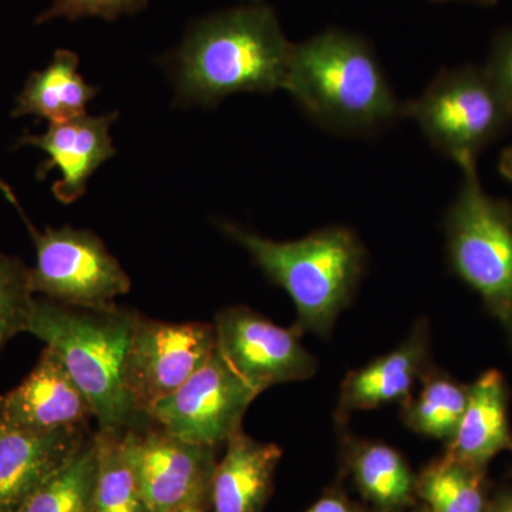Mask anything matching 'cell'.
<instances>
[{
	"instance_id": "cell-1",
	"label": "cell",
	"mask_w": 512,
	"mask_h": 512,
	"mask_svg": "<svg viewBox=\"0 0 512 512\" xmlns=\"http://www.w3.org/2000/svg\"><path fill=\"white\" fill-rule=\"evenodd\" d=\"M292 49L269 6L207 16L188 30L173 57L178 101L214 106L232 94L284 90Z\"/></svg>"
},
{
	"instance_id": "cell-2",
	"label": "cell",
	"mask_w": 512,
	"mask_h": 512,
	"mask_svg": "<svg viewBox=\"0 0 512 512\" xmlns=\"http://www.w3.org/2000/svg\"><path fill=\"white\" fill-rule=\"evenodd\" d=\"M284 90L318 126L339 136H372L404 116L372 47L343 30L293 45Z\"/></svg>"
},
{
	"instance_id": "cell-3",
	"label": "cell",
	"mask_w": 512,
	"mask_h": 512,
	"mask_svg": "<svg viewBox=\"0 0 512 512\" xmlns=\"http://www.w3.org/2000/svg\"><path fill=\"white\" fill-rule=\"evenodd\" d=\"M225 237L241 245L269 281L281 286L296 309L293 328L328 338L340 313L352 303L365 275L367 252L356 232L342 225L313 231L296 241H272L220 222Z\"/></svg>"
},
{
	"instance_id": "cell-4",
	"label": "cell",
	"mask_w": 512,
	"mask_h": 512,
	"mask_svg": "<svg viewBox=\"0 0 512 512\" xmlns=\"http://www.w3.org/2000/svg\"><path fill=\"white\" fill-rule=\"evenodd\" d=\"M138 311L110 305L82 308L37 298L28 333L62 359L67 372L92 406L97 430L143 426L124 386V362Z\"/></svg>"
},
{
	"instance_id": "cell-5",
	"label": "cell",
	"mask_w": 512,
	"mask_h": 512,
	"mask_svg": "<svg viewBox=\"0 0 512 512\" xmlns=\"http://www.w3.org/2000/svg\"><path fill=\"white\" fill-rule=\"evenodd\" d=\"M460 170L463 181L444 220L448 262L512 340V205L487 194L477 164Z\"/></svg>"
},
{
	"instance_id": "cell-6",
	"label": "cell",
	"mask_w": 512,
	"mask_h": 512,
	"mask_svg": "<svg viewBox=\"0 0 512 512\" xmlns=\"http://www.w3.org/2000/svg\"><path fill=\"white\" fill-rule=\"evenodd\" d=\"M404 116L460 168L477 164L512 123V111L484 67L476 66L441 70L417 99L404 104Z\"/></svg>"
},
{
	"instance_id": "cell-7",
	"label": "cell",
	"mask_w": 512,
	"mask_h": 512,
	"mask_svg": "<svg viewBox=\"0 0 512 512\" xmlns=\"http://www.w3.org/2000/svg\"><path fill=\"white\" fill-rule=\"evenodd\" d=\"M28 225L36 248L32 286L36 295L63 305L106 308L131 289V279L103 239L90 229Z\"/></svg>"
},
{
	"instance_id": "cell-8",
	"label": "cell",
	"mask_w": 512,
	"mask_h": 512,
	"mask_svg": "<svg viewBox=\"0 0 512 512\" xmlns=\"http://www.w3.org/2000/svg\"><path fill=\"white\" fill-rule=\"evenodd\" d=\"M217 350L212 323L164 322L137 312L124 362V386L134 409H151L177 392Z\"/></svg>"
},
{
	"instance_id": "cell-9",
	"label": "cell",
	"mask_w": 512,
	"mask_h": 512,
	"mask_svg": "<svg viewBox=\"0 0 512 512\" xmlns=\"http://www.w3.org/2000/svg\"><path fill=\"white\" fill-rule=\"evenodd\" d=\"M258 396L217 349L177 392L151 409L148 419L175 437L220 448L242 429V419Z\"/></svg>"
},
{
	"instance_id": "cell-10",
	"label": "cell",
	"mask_w": 512,
	"mask_h": 512,
	"mask_svg": "<svg viewBox=\"0 0 512 512\" xmlns=\"http://www.w3.org/2000/svg\"><path fill=\"white\" fill-rule=\"evenodd\" d=\"M126 431L147 512L210 504L218 448L175 437L150 420Z\"/></svg>"
},
{
	"instance_id": "cell-11",
	"label": "cell",
	"mask_w": 512,
	"mask_h": 512,
	"mask_svg": "<svg viewBox=\"0 0 512 512\" xmlns=\"http://www.w3.org/2000/svg\"><path fill=\"white\" fill-rule=\"evenodd\" d=\"M212 325L218 352L259 394L276 384L311 379L318 370V360L303 348L302 333L248 306L221 309Z\"/></svg>"
},
{
	"instance_id": "cell-12",
	"label": "cell",
	"mask_w": 512,
	"mask_h": 512,
	"mask_svg": "<svg viewBox=\"0 0 512 512\" xmlns=\"http://www.w3.org/2000/svg\"><path fill=\"white\" fill-rule=\"evenodd\" d=\"M92 433V427L35 433L0 417V512H18Z\"/></svg>"
},
{
	"instance_id": "cell-13",
	"label": "cell",
	"mask_w": 512,
	"mask_h": 512,
	"mask_svg": "<svg viewBox=\"0 0 512 512\" xmlns=\"http://www.w3.org/2000/svg\"><path fill=\"white\" fill-rule=\"evenodd\" d=\"M117 119V111L99 117L83 114L50 124L43 134L25 133L16 146L39 148L46 154V160L37 168V178L43 180L57 168L62 178L52 185L53 195L57 201L69 205L82 197L100 165L116 156L110 128Z\"/></svg>"
},
{
	"instance_id": "cell-14",
	"label": "cell",
	"mask_w": 512,
	"mask_h": 512,
	"mask_svg": "<svg viewBox=\"0 0 512 512\" xmlns=\"http://www.w3.org/2000/svg\"><path fill=\"white\" fill-rule=\"evenodd\" d=\"M0 417L35 433L90 427L94 420L86 396L49 346L19 386L0 394Z\"/></svg>"
},
{
	"instance_id": "cell-15",
	"label": "cell",
	"mask_w": 512,
	"mask_h": 512,
	"mask_svg": "<svg viewBox=\"0 0 512 512\" xmlns=\"http://www.w3.org/2000/svg\"><path fill=\"white\" fill-rule=\"evenodd\" d=\"M431 366L429 322L419 319L396 349L346 375L336 406V426L345 429L355 412L386 404L403 406Z\"/></svg>"
},
{
	"instance_id": "cell-16",
	"label": "cell",
	"mask_w": 512,
	"mask_h": 512,
	"mask_svg": "<svg viewBox=\"0 0 512 512\" xmlns=\"http://www.w3.org/2000/svg\"><path fill=\"white\" fill-rule=\"evenodd\" d=\"M225 447L212 477L211 512H264L274 491L281 448L252 439L242 429Z\"/></svg>"
},
{
	"instance_id": "cell-17",
	"label": "cell",
	"mask_w": 512,
	"mask_h": 512,
	"mask_svg": "<svg viewBox=\"0 0 512 512\" xmlns=\"http://www.w3.org/2000/svg\"><path fill=\"white\" fill-rule=\"evenodd\" d=\"M343 470L372 512H404L417 503L416 474L396 448L339 429Z\"/></svg>"
},
{
	"instance_id": "cell-18",
	"label": "cell",
	"mask_w": 512,
	"mask_h": 512,
	"mask_svg": "<svg viewBox=\"0 0 512 512\" xmlns=\"http://www.w3.org/2000/svg\"><path fill=\"white\" fill-rule=\"evenodd\" d=\"M504 376L488 370L468 387V403L446 453L485 468L497 454L512 450Z\"/></svg>"
},
{
	"instance_id": "cell-19",
	"label": "cell",
	"mask_w": 512,
	"mask_h": 512,
	"mask_svg": "<svg viewBox=\"0 0 512 512\" xmlns=\"http://www.w3.org/2000/svg\"><path fill=\"white\" fill-rule=\"evenodd\" d=\"M80 57L72 50H56L45 69L33 72L16 97L13 117L35 116L50 124L86 114L87 104L99 93L79 72Z\"/></svg>"
},
{
	"instance_id": "cell-20",
	"label": "cell",
	"mask_w": 512,
	"mask_h": 512,
	"mask_svg": "<svg viewBox=\"0 0 512 512\" xmlns=\"http://www.w3.org/2000/svg\"><path fill=\"white\" fill-rule=\"evenodd\" d=\"M97 448L92 512H147L127 431H94Z\"/></svg>"
},
{
	"instance_id": "cell-21",
	"label": "cell",
	"mask_w": 512,
	"mask_h": 512,
	"mask_svg": "<svg viewBox=\"0 0 512 512\" xmlns=\"http://www.w3.org/2000/svg\"><path fill=\"white\" fill-rule=\"evenodd\" d=\"M421 390L402 406L403 423L414 433L447 444L456 436L468 403V387L431 366L420 380Z\"/></svg>"
},
{
	"instance_id": "cell-22",
	"label": "cell",
	"mask_w": 512,
	"mask_h": 512,
	"mask_svg": "<svg viewBox=\"0 0 512 512\" xmlns=\"http://www.w3.org/2000/svg\"><path fill=\"white\" fill-rule=\"evenodd\" d=\"M484 468L451 454L431 461L416 476L421 512H485Z\"/></svg>"
},
{
	"instance_id": "cell-23",
	"label": "cell",
	"mask_w": 512,
	"mask_h": 512,
	"mask_svg": "<svg viewBox=\"0 0 512 512\" xmlns=\"http://www.w3.org/2000/svg\"><path fill=\"white\" fill-rule=\"evenodd\" d=\"M97 448L94 431L73 457L18 512H92Z\"/></svg>"
},
{
	"instance_id": "cell-24",
	"label": "cell",
	"mask_w": 512,
	"mask_h": 512,
	"mask_svg": "<svg viewBox=\"0 0 512 512\" xmlns=\"http://www.w3.org/2000/svg\"><path fill=\"white\" fill-rule=\"evenodd\" d=\"M35 301L32 268L0 251V353L9 340L28 332Z\"/></svg>"
},
{
	"instance_id": "cell-25",
	"label": "cell",
	"mask_w": 512,
	"mask_h": 512,
	"mask_svg": "<svg viewBox=\"0 0 512 512\" xmlns=\"http://www.w3.org/2000/svg\"><path fill=\"white\" fill-rule=\"evenodd\" d=\"M148 0H53L52 5L37 16L36 25L55 19L77 20L101 18L117 20L120 16L134 15L146 8Z\"/></svg>"
},
{
	"instance_id": "cell-26",
	"label": "cell",
	"mask_w": 512,
	"mask_h": 512,
	"mask_svg": "<svg viewBox=\"0 0 512 512\" xmlns=\"http://www.w3.org/2000/svg\"><path fill=\"white\" fill-rule=\"evenodd\" d=\"M484 70L512 111V29L495 36Z\"/></svg>"
},
{
	"instance_id": "cell-27",
	"label": "cell",
	"mask_w": 512,
	"mask_h": 512,
	"mask_svg": "<svg viewBox=\"0 0 512 512\" xmlns=\"http://www.w3.org/2000/svg\"><path fill=\"white\" fill-rule=\"evenodd\" d=\"M306 512H372L366 505L355 503L340 488H330Z\"/></svg>"
},
{
	"instance_id": "cell-28",
	"label": "cell",
	"mask_w": 512,
	"mask_h": 512,
	"mask_svg": "<svg viewBox=\"0 0 512 512\" xmlns=\"http://www.w3.org/2000/svg\"><path fill=\"white\" fill-rule=\"evenodd\" d=\"M500 173L512 183V146L508 147L500 158Z\"/></svg>"
},
{
	"instance_id": "cell-29",
	"label": "cell",
	"mask_w": 512,
	"mask_h": 512,
	"mask_svg": "<svg viewBox=\"0 0 512 512\" xmlns=\"http://www.w3.org/2000/svg\"><path fill=\"white\" fill-rule=\"evenodd\" d=\"M0 194H3V197H5L6 200L10 202V204L15 205V207L20 211V214H22L23 220H26L25 215H23L22 208H20L18 198H16L15 192H13L12 188H10V185L6 184L2 178H0Z\"/></svg>"
},
{
	"instance_id": "cell-30",
	"label": "cell",
	"mask_w": 512,
	"mask_h": 512,
	"mask_svg": "<svg viewBox=\"0 0 512 512\" xmlns=\"http://www.w3.org/2000/svg\"><path fill=\"white\" fill-rule=\"evenodd\" d=\"M485 512H512V495H507V497L495 501L493 507Z\"/></svg>"
},
{
	"instance_id": "cell-31",
	"label": "cell",
	"mask_w": 512,
	"mask_h": 512,
	"mask_svg": "<svg viewBox=\"0 0 512 512\" xmlns=\"http://www.w3.org/2000/svg\"><path fill=\"white\" fill-rule=\"evenodd\" d=\"M174 512H210L207 510V507H188L181 508V510H177Z\"/></svg>"
},
{
	"instance_id": "cell-32",
	"label": "cell",
	"mask_w": 512,
	"mask_h": 512,
	"mask_svg": "<svg viewBox=\"0 0 512 512\" xmlns=\"http://www.w3.org/2000/svg\"><path fill=\"white\" fill-rule=\"evenodd\" d=\"M443 2H446V0H443ZM463 2H474L478 3V5L490 6L494 5V3L497 2V0H463Z\"/></svg>"
},
{
	"instance_id": "cell-33",
	"label": "cell",
	"mask_w": 512,
	"mask_h": 512,
	"mask_svg": "<svg viewBox=\"0 0 512 512\" xmlns=\"http://www.w3.org/2000/svg\"><path fill=\"white\" fill-rule=\"evenodd\" d=\"M255 2H261V0H255Z\"/></svg>"
},
{
	"instance_id": "cell-34",
	"label": "cell",
	"mask_w": 512,
	"mask_h": 512,
	"mask_svg": "<svg viewBox=\"0 0 512 512\" xmlns=\"http://www.w3.org/2000/svg\"><path fill=\"white\" fill-rule=\"evenodd\" d=\"M419 512H421V511H419Z\"/></svg>"
}]
</instances>
